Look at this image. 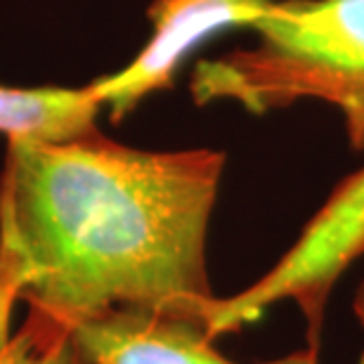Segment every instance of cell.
Instances as JSON below:
<instances>
[{
	"instance_id": "cell-1",
	"label": "cell",
	"mask_w": 364,
	"mask_h": 364,
	"mask_svg": "<svg viewBox=\"0 0 364 364\" xmlns=\"http://www.w3.org/2000/svg\"><path fill=\"white\" fill-rule=\"evenodd\" d=\"M228 156L149 151L100 128L7 140L0 171V346L14 303L74 331L114 310L210 324L206 239Z\"/></svg>"
},
{
	"instance_id": "cell-2",
	"label": "cell",
	"mask_w": 364,
	"mask_h": 364,
	"mask_svg": "<svg viewBox=\"0 0 364 364\" xmlns=\"http://www.w3.org/2000/svg\"><path fill=\"white\" fill-rule=\"evenodd\" d=\"M253 31L251 48L196 64V105L267 114L319 100L338 109L348 140L364 151V0H277Z\"/></svg>"
},
{
	"instance_id": "cell-3",
	"label": "cell",
	"mask_w": 364,
	"mask_h": 364,
	"mask_svg": "<svg viewBox=\"0 0 364 364\" xmlns=\"http://www.w3.org/2000/svg\"><path fill=\"white\" fill-rule=\"evenodd\" d=\"M364 256V171L341 185L303 237L263 279L220 298L210 317L213 338L253 322L267 305L291 298L308 322V353L319 350V333L333 284L353 260Z\"/></svg>"
},
{
	"instance_id": "cell-4",
	"label": "cell",
	"mask_w": 364,
	"mask_h": 364,
	"mask_svg": "<svg viewBox=\"0 0 364 364\" xmlns=\"http://www.w3.org/2000/svg\"><path fill=\"white\" fill-rule=\"evenodd\" d=\"M277 0H151V33L116 74L88 83L112 121H121L159 90H168L187 57L228 28H253Z\"/></svg>"
},
{
	"instance_id": "cell-5",
	"label": "cell",
	"mask_w": 364,
	"mask_h": 364,
	"mask_svg": "<svg viewBox=\"0 0 364 364\" xmlns=\"http://www.w3.org/2000/svg\"><path fill=\"white\" fill-rule=\"evenodd\" d=\"M208 324L151 310H114L71 331L81 364H237L218 353ZM265 364H317L308 350Z\"/></svg>"
},
{
	"instance_id": "cell-6",
	"label": "cell",
	"mask_w": 364,
	"mask_h": 364,
	"mask_svg": "<svg viewBox=\"0 0 364 364\" xmlns=\"http://www.w3.org/2000/svg\"><path fill=\"white\" fill-rule=\"evenodd\" d=\"M102 112L100 100L90 85L62 88H12L0 85V133L7 140H69L97 128Z\"/></svg>"
},
{
	"instance_id": "cell-7",
	"label": "cell",
	"mask_w": 364,
	"mask_h": 364,
	"mask_svg": "<svg viewBox=\"0 0 364 364\" xmlns=\"http://www.w3.org/2000/svg\"><path fill=\"white\" fill-rule=\"evenodd\" d=\"M0 364H81L71 331L28 310L17 333L0 346Z\"/></svg>"
},
{
	"instance_id": "cell-8",
	"label": "cell",
	"mask_w": 364,
	"mask_h": 364,
	"mask_svg": "<svg viewBox=\"0 0 364 364\" xmlns=\"http://www.w3.org/2000/svg\"><path fill=\"white\" fill-rule=\"evenodd\" d=\"M353 308H355V315H358V322L362 324V329H364V282L360 284L358 294H355Z\"/></svg>"
}]
</instances>
